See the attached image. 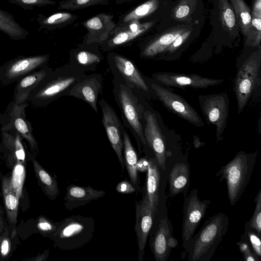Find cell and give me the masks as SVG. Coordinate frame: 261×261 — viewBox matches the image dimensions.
I'll return each mask as SVG.
<instances>
[{
  "label": "cell",
  "instance_id": "1",
  "mask_svg": "<svg viewBox=\"0 0 261 261\" xmlns=\"http://www.w3.org/2000/svg\"><path fill=\"white\" fill-rule=\"evenodd\" d=\"M86 74L70 65L53 69L30 93L28 101L44 108L70 91Z\"/></svg>",
  "mask_w": 261,
  "mask_h": 261
},
{
  "label": "cell",
  "instance_id": "2",
  "mask_svg": "<svg viewBox=\"0 0 261 261\" xmlns=\"http://www.w3.org/2000/svg\"><path fill=\"white\" fill-rule=\"evenodd\" d=\"M229 218L218 213L205 220L200 230L184 247L189 261H209L228 230Z\"/></svg>",
  "mask_w": 261,
  "mask_h": 261
},
{
  "label": "cell",
  "instance_id": "3",
  "mask_svg": "<svg viewBox=\"0 0 261 261\" xmlns=\"http://www.w3.org/2000/svg\"><path fill=\"white\" fill-rule=\"evenodd\" d=\"M57 229L50 239L55 247L64 250L79 249L89 243L95 232L91 217L73 215L56 222Z\"/></svg>",
  "mask_w": 261,
  "mask_h": 261
},
{
  "label": "cell",
  "instance_id": "4",
  "mask_svg": "<svg viewBox=\"0 0 261 261\" xmlns=\"http://www.w3.org/2000/svg\"><path fill=\"white\" fill-rule=\"evenodd\" d=\"M257 155L256 152L248 154L240 151L216 174L221 176V179L226 180L231 206H234L244 193L253 172Z\"/></svg>",
  "mask_w": 261,
  "mask_h": 261
},
{
  "label": "cell",
  "instance_id": "5",
  "mask_svg": "<svg viewBox=\"0 0 261 261\" xmlns=\"http://www.w3.org/2000/svg\"><path fill=\"white\" fill-rule=\"evenodd\" d=\"M113 84V91L116 101L121 111L123 125L133 134L140 154L141 146L146 145L143 132V107L130 88L115 77Z\"/></svg>",
  "mask_w": 261,
  "mask_h": 261
},
{
  "label": "cell",
  "instance_id": "6",
  "mask_svg": "<svg viewBox=\"0 0 261 261\" xmlns=\"http://www.w3.org/2000/svg\"><path fill=\"white\" fill-rule=\"evenodd\" d=\"M0 155L6 167L11 170L12 179L25 178L28 146L25 140L13 130H2Z\"/></svg>",
  "mask_w": 261,
  "mask_h": 261
},
{
  "label": "cell",
  "instance_id": "7",
  "mask_svg": "<svg viewBox=\"0 0 261 261\" xmlns=\"http://www.w3.org/2000/svg\"><path fill=\"white\" fill-rule=\"evenodd\" d=\"M29 105V102L18 104L13 100L10 101L4 112H0L1 131L13 130L18 132L36 158L39 154L38 142L33 134L32 125L25 115V109Z\"/></svg>",
  "mask_w": 261,
  "mask_h": 261
},
{
  "label": "cell",
  "instance_id": "8",
  "mask_svg": "<svg viewBox=\"0 0 261 261\" xmlns=\"http://www.w3.org/2000/svg\"><path fill=\"white\" fill-rule=\"evenodd\" d=\"M204 13V0H174L165 16L156 24L158 32L178 24H201Z\"/></svg>",
  "mask_w": 261,
  "mask_h": 261
},
{
  "label": "cell",
  "instance_id": "9",
  "mask_svg": "<svg viewBox=\"0 0 261 261\" xmlns=\"http://www.w3.org/2000/svg\"><path fill=\"white\" fill-rule=\"evenodd\" d=\"M260 48L252 53L239 69L234 81V91L238 113L246 106L254 90L259 84L260 67Z\"/></svg>",
  "mask_w": 261,
  "mask_h": 261
},
{
  "label": "cell",
  "instance_id": "10",
  "mask_svg": "<svg viewBox=\"0 0 261 261\" xmlns=\"http://www.w3.org/2000/svg\"><path fill=\"white\" fill-rule=\"evenodd\" d=\"M48 54L22 56L13 58L0 65V84L6 86L16 83L28 74L46 66Z\"/></svg>",
  "mask_w": 261,
  "mask_h": 261
},
{
  "label": "cell",
  "instance_id": "11",
  "mask_svg": "<svg viewBox=\"0 0 261 261\" xmlns=\"http://www.w3.org/2000/svg\"><path fill=\"white\" fill-rule=\"evenodd\" d=\"M108 62L114 77L132 90L149 91L148 87L135 64L129 59L114 52L107 55Z\"/></svg>",
  "mask_w": 261,
  "mask_h": 261
},
{
  "label": "cell",
  "instance_id": "12",
  "mask_svg": "<svg viewBox=\"0 0 261 261\" xmlns=\"http://www.w3.org/2000/svg\"><path fill=\"white\" fill-rule=\"evenodd\" d=\"M210 203L211 201L208 199L201 200L199 199L197 189H194L186 197L183 207L181 233L183 247L193 236Z\"/></svg>",
  "mask_w": 261,
  "mask_h": 261
},
{
  "label": "cell",
  "instance_id": "13",
  "mask_svg": "<svg viewBox=\"0 0 261 261\" xmlns=\"http://www.w3.org/2000/svg\"><path fill=\"white\" fill-rule=\"evenodd\" d=\"M150 85L159 99L171 112L197 126L204 125L198 113L181 96L156 84Z\"/></svg>",
  "mask_w": 261,
  "mask_h": 261
},
{
  "label": "cell",
  "instance_id": "14",
  "mask_svg": "<svg viewBox=\"0 0 261 261\" xmlns=\"http://www.w3.org/2000/svg\"><path fill=\"white\" fill-rule=\"evenodd\" d=\"M203 114L216 127L217 140L225 128L229 111V100L226 94L221 93L199 96Z\"/></svg>",
  "mask_w": 261,
  "mask_h": 261
},
{
  "label": "cell",
  "instance_id": "15",
  "mask_svg": "<svg viewBox=\"0 0 261 261\" xmlns=\"http://www.w3.org/2000/svg\"><path fill=\"white\" fill-rule=\"evenodd\" d=\"M174 0H148L120 16L116 26L138 20L159 22L166 15Z\"/></svg>",
  "mask_w": 261,
  "mask_h": 261
},
{
  "label": "cell",
  "instance_id": "16",
  "mask_svg": "<svg viewBox=\"0 0 261 261\" xmlns=\"http://www.w3.org/2000/svg\"><path fill=\"white\" fill-rule=\"evenodd\" d=\"M143 115V132L146 145L152 150L159 167L164 171L166 169V160L169 155L164 137L155 114L149 111H144Z\"/></svg>",
  "mask_w": 261,
  "mask_h": 261
},
{
  "label": "cell",
  "instance_id": "17",
  "mask_svg": "<svg viewBox=\"0 0 261 261\" xmlns=\"http://www.w3.org/2000/svg\"><path fill=\"white\" fill-rule=\"evenodd\" d=\"M98 102L102 110V123L123 172L125 164L123 156L122 129L124 125L121 123L115 110L105 99L102 98Z\"/></svg>",
  "mask_w": 261,
  "mask_h": 261
},
{
  "label": "cell",
  "instance_id": "18",
  "mask_svg": "<svg viewBox=\"0 0 261 261\" xmlns=\"http://www.w3.org/2000/svg\"><path fill=\"white\" fill-rule=\"evenodd\" d=\"M113 17V15L102 12L82 22L81 24L87 30L84 45L101 44L105 42L116 27Z\"/></svg>",
  "mask_w": 261,
  "mask_h": 261
},
{
  "label": "cell",
  "instance_id": "19",
  "mask_svg": "<svg viewBox=\"0 0 261 261\" xmlns=\"http://www.w3.org/2000/svg\"><path fill=\"white\" fill-rule=\"evenodd\" d=\"M194 25L178 24L156 34L144 44L141 49L140 56L151 58L165 52L177 38Z\"/></svg>",
  "mask_w": 261,
  "mask_h": 261
},
{
  "label": "cell",
  "instance_id": "20",
  "mask_svg": "<svg viewBox=\"0 0 261 261\" xmlns=\"http://www.w3.org/2000/svg\"><path fill=\"white\" fill-rule=\"evenodd\" d=\"M155 215L150 207L146 195L142 200L136 202V231L138 248V259L143 260L145 248Z\"/></svg>",
  "mask_w": 261,
  "mask_h": 261
},
{
  "label": "cell",
  "instance_id": "21",
  "mask_svg": "<svg viewBox=\"0 0 261 261\" xmlns=\"http://www.w3.org/2000/svg\"><path fill=\"white\" fill-rule=\"evenodd\" d=\"M152 78L161 84L168 86L193 88H205L221 84L224 80L213 79L197 74H182L168 72H159L152 74Z\"/></svg>",
  "mask_w": 261,
  "mask_h": 261
},
{
  "label": "cell",
  "instance_id": "22",
  "mask_svg": "<svg viewBox=\"0 0 261 261\" xmlns=\"http://www.w3.org/2000/svg\"><path fill=\"white\" fill-rule=\"evenodd\" d=\"M102 89V75L98 73L87 75L70 91L68 96L81 99L87 102L97 113L99 94Z\"/></svg>",
  "mask_w": 261,
  "mask_h": 261
},
{
  "label": "cell",
  "instance_id": "23",
  "mask_svg": "<svg viewBox=\"0 0 261 261\" xmlns=\"http://www.w3.org/2000/svg\"><path fill=\"white\" fill-rule=\"evenodd\" d=\"M177 241L173 237L170 221L166 218L161 220L158 229L151 241L150 248L156 261H166Z\"/></svg>",
  "mask_w": 261,
  "mask_h": 261
},
{
  "label": "cell",
  "instance_id": "24",
  "mask_svg": "<svg viewBox=\"0 0 261 261\" xmlns=\"http://www.w3.org/2000/svg\"><path fill=\"white\" fill-rule=\"evenodd\" d=\"M158 23L156 21H150L141 23L137 30H132L127 24L116 26L108 39L100 45L105 51L110 50L134 40L148 32Z\"/></svg>",
  "mask_w": 261,
  "mask_h": 261
},
{
  "label": "cell",
  "instance_id": "25",
  "mask_svg": "<svg viewBox=\"0 0 261 261\" xmlns=\"http://www.w3.org/2000/svg\"><path fill=\"white\" fill-rule=\"evenodd\" d=\"M105 195V191L95 190L90 185L83 187L70 184L66 187V194L63 199L64 205L67 210L71 211L92 200L103 197Z\"/></svg>",
  "mask_w": 261,
  "mask_h": 261
},
{
  "label": "cell",
  "instance_id": "26",
  "mask_svg": "<svg viewBox=\"0 0 261 261\" xmlns=\"http://www.w3.org/2000/svg\"><path fill=\"white\" fill-rule=\"evenodd\" d=\"M56 229V222H54L44 215H39L36 218L22 221L16 228L19 238L23 240L34 234H39L43 237L50 239Z\"/></svg>",
  "mask_w": 261,
  "mask_h": 261
},
{
  "label": "cell",
  "instance_id": "27",
  "mask_svg": "<svg viewBox=\"0 0 261 261\" xmlns=\"http://www.w3.org/2000/svg\"><path fill=\"white\" fill-rule=\"evenodd\" d=\"M0 179L7 227L14 231L17 226L19 198L13 188L10 176L0 173Z\"/></svg>",
  "mask_w": 261,
  "mask_h": 261
},
{
  "label": "cell",
  "instance_id": "28",
  "mask_svg": "<svg viewBox=\"0 0 261 261\" xmlns=\"http://www.w3.org/2000/svg\"><path fill=\"white\" fill-rule=\"evenodd\" d=\"M53 69L47 66L42 67L20 79L14 87L12 100L18 104L28 102L31 92Z\"/></svg>",
  "mask_w": 261,
  "mask_h": 261
},
{
  "label": "cell",
  "instance_id": "29",
  "mask_svg": "<svg viewBox=\"0 0 261 261\" xmlns=\"http://www.w3.org/2000/svg\"><path fill=\"white\" fill-rule=\"evenodd\" d=\"M213 1L221 29L231 38H239L240 31L231 4L228 0Z\"/></svg>",
  "mask_w": 261,
  "mask_h": 261
},
{
  "label": "cell",
  "instance_id": "30",
  "mask_svg": "<svg viewBox=\"0 0 261 261\" xmlns=\"http://www.w3.org/2000/svg\"><path fill=\"white\" fill-rule=\"evenodd\" d=\"M27 161L32 163L38 184L45 195L51 200H55L59 194L57 180L38 162L36 157L29 151L27 152Z\"/></svg>",
  "mask_w": 261,
  "mask_h": 261
},
{
  "label": "cell",
  "instance_id": "31",
  "mask_svg": "<svg viewBox=\"0 0 261 261\" xmlns=\"http://www.w3.org/2000/svg\"><path fill=\"white\" fill-rule=\"evenodd\" d=\"M103 59L97 50L79 48L70 54L69 65L85 72L94 71Z\"/></svg>",
  "mask_w": 261,
  "mask_h": 261
},
{
  "label": "cell",
  "instance_id": "32",
  "mask_svg": "<svg viewBox=\"0 0 261 261\" xmlns=\"http://www.w3.org/2000/svg\"><path fill=\"white\" fill-rule=\"evenodd\" d=\"M148 163L145 195L150 207L156 215L159 201L160 172L155 159H149Z\"/></svg>",
  "mask_w": 261,
  "mask_h": 261
},
{
  "label": "cell",
  "instance_id": "33",
  "mask_svg": "<svg viewBox=\"0 0 261 261\" xmlns=\"http://www.w3.org/2000/svg\"><path fill=\"white\" fill-rule=\"evenodd\" d=\"M122 137L123 142V159L125 166L126 168L130 182L134 186L136 190L140 191L141 189L139 186L140 180L136 167L138 162L137 154L132 144L129 136L125 129L124 126L122 129Z\"/></svg>",
  "mask_w": 261,
  "mask_h": 261
},
{
  "label": "cell",
  "instance_id": "34",
  "mask_svg": "<svg viewBox=\"0 0 261 261\" xmlns=\"http://www.w3.org/2000/svg\"><path fill=\"white\" fill-rule=\"evenodd\" d=\"M77 18L75 14L61 12L48 16L39 13L36 20L39 25V31L43 29L51 30L64 28L72 23Z\"/></svg>",
  "mask_w": 261,
  "mask_h": 261
},
{
  "label": "cell",
  "instance_id": "35",
  "mask_svg": "<svg viewBox=\"0 0 261 261\" xmlns=\"http://www.w3.org/2000/svg\"><path fill=\"white\" fill-rule=\"evenodd\" d=\"M0 31L14 40L25 39L30 35L29 32L17 22L12 14L1 8Z\"/></svg>",
  "mask_w": 261,
  "mask_h": 261
},
{
  "label": "cell",
  "instance_id": "36",
  "mask_svg": "<svg viewBox=\"0 0 261 261\" xmlns=\"http://www.w3.org/2000/svg\"><path fill=\"white\" fill-rule=\"evenodd\" d=\"M190 170L184 163L175 164L169 174V193L171 196H175L182 191L187 186L189 180Z\"/></svg>",
  "mask_w": 261,
  "mask_h": 261
},
{
  "label": "cell",
  "instance_id": "37",
  "mask_svg": "<svg viewBox=\"0 0 261 261\" xmlns=\"http://www.w3.org/2000/svg\"><path fill=\"white\" fill-rule=\"evenodd\" d=\"M20 244L16 230L6 227L0 234V261H7Z\"/></svg>",
  "mask_w": 261,
  "mask_h": 261
},
{
  "label": "cell",
  "instance_id": "38",
  "mask_svg": "<svg viewBox=\"0 0 261 261\" xmlns=\"http://www.w3.org/2000/svg\"><path fill=\"white\" fill-rule=\"evenodd\" d=\"M233 9L237 22L243 36L246 37L251 19V10L244 0H230Z\"/></svg>",
  "mask_w": 261,
  "mask_h": 261
},
{
  "label": "cell",
  "instance_id": "39",
  "mask_svg": "<svg viewBox=\"0 0 261 261\" xmlns=\"http://www.w3.org/2000/svg\"><path fill=\"white\" fill-rule=\"evenodd\" d=\"M251 24L245 37L246 45L251 47L260 46L261 41V17L251 14Z\"/></svg>",
  "mask_w": 261,
  "mask_h": 261
},
{
  "label": "cell",
  "instance_id": "40",
  "mask_svg": "<svg viewBox=\"0 0 261 261\" xmlns=\"http://www.w3.org/2000/svg\"><path fill=\"white\" fill-rule=\"evenodd\" d=\"M109 0H65L59 2L58 10H75L95 5H107Z\"/></svg>",
  "mask_w": 261,
  "mask_h": 261
},
{
  "label": "cell",
  "instance_id": "41",
  "mask_svg": "<svg viewBox=\"0 0 261 261\" xmlns=\"http://www.w3.org/2000/svg\"><path fill=\"white\" fill-rule=\"evenodd\" d=\"M255 203V209L251 218L247 221L245 227L254 229L257 234L260 237L261 234V190L258 192L254 199Z\"/></svg>",
  "mask_w": 261,
  "mask_h": 261
},
{
  "label": "cell",
  "instance_id": "42",
  "mask_svg": "<svg viewBox=\"0 0 261 261\" xmlns=\"http://www.w3.org/2000/svg\"><path fill=\"white\" fill-rule=\"evenodd\" d=\"M260 237L254 229L245 227L244 233L241 236V240L246 242L255 254L260 259L261 242Z\"/></svg>",
  "mask_w": 261,
  "mask_h": 261
},
{
  "label": "cell",
  "instance_id": "43",
  "mask_svg": "<svg viewBox=\"0 0 261 261\" xmlns=\"http://www.w3.org/2000/svg\"><path fill=\"white\" fill-rule=\"evenodd\" d=\"M12 4L17 5L25 10H32L35 7L55 5V1L52 0H7Z\"/></svg>",
  "mask_w": 261,
  "mask_h": 261
},
{
  "label": "cell",
  "instance_id": "44",
  "mask_svg": "<svg viewBox=\"0 0 261 261\" xmlns=\"http://www.w3.org/2000/svg\"><path fill=\"white\" fill-rule=\"evenodd\" d=\"M239 249L242 253L243 259L245 261H259L258 258L253 252L249 244L245 241L241 240L237 243Z\"/></svg>",
  "mask_w": 261,
  "mask_h": 261
},
{
  "label": "cell",
  "instance_id": "45",
  "mask_svg": "<svg viewBox=\"0 0 261 261\" xmlns=\"http://www.w3.org/2000/svg\"><path fill=\"white\" fill-rule=\"evenodd\" d=\"M116 191L120 194H128L134 193L136 189L131 182L126 180L119 182L116 187Z\"/></svg>",
  "mask_w": 261,
  "mask_h": 261
},
{
  "label": "cell",
  "instance_id": "46",
  "mask_svg": "<svg viewBox=\"0 0 261 261\" xmlns=\"http://www.w3.org/2000/svg\"><path fill=\"white\" fill-rule=\"evenodd\" d=\"M49 255V250L46 249L41 253H38L35 256L24 259L26 261H46Z\"/></svg>",
  "mask_w": 261,
  "mask_h": 261
},
{
  "label": "cell",
  "instance_id": "47",
  "mask_svg": "<svg viewBox=\"0 0 261 261\" xmlns=\"http://www.w3.org/2000/svg\"><path fill=\"white\" fill-rule=\"evenodd\" d=\"M251 14L261 17V0H254Z\"/></svg>",
  "mask_w": 261,
  "mask_h": 261
},
{
  "label": "cell",
  "instance_id": "48",
  "mask_svg": "<svg viewBox=\"0 0 261 261\" xmlns=\"http://www.w3.org/2000/svg\"><path fill=\"white\" fill-rule=\"evenodd\" d=\"M148 160L145 158H142L139 161L138 160L136 165L137 170L138 171H146L148 168Z\"/></svg>",
  "mask_w": 261,
  "mask_h": 261
},
{
  "label": "cell",
  "instance_id": "49",
  "mask_svg": "<svg viewBox=\"0 0 261 261\" xmlns=\"http://www.w3.org/2000/svg\"><path fill=\"white\" fill-rule=\"evenodd\" d=\"M0 225L4 228L8 226L4 210L0 204Z\"/></svg>",
  "mask_w": 261,
  "mask_h": 261
},
{
  "label": "cell",
  "instance_id": "50",
  "mask_svg": "<svg viewBox=\"0 0 261 261\" xmlns=\"http://www.w3.org/2000/svg\"><path fill=\"white\" fill-rule=\"evenodd\" d=\"M134 0H116V4H122L124 3L133 1Z\"/></svg>",
  "mask_w": 261,
  "mask_h": 261
},
{
  "label": "cell",
  "instance_id": "51",
  "mask_svg": "<svg viewBox=\"0 0 261 261\" xmlns=\"http://www.w3.org/2000/svg\"><path fill=\"white\" fill-rule=\"evenodd\" d=\"M4 229L5 228L0 225V234L3 232Z\"/></svg>",
  "mask_w": 261,
  "mask_h": 261
}]
</instances>
